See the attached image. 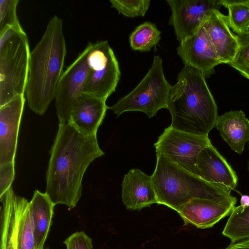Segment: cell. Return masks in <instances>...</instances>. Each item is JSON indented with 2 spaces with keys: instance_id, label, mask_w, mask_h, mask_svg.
Here are the masks:
<instances>
[{
  "instance_id": "cell-1",
  "label": "cell",
  "mask_w": 249,
  "mask_h": 249,
  "mask_svg": "<svg viewBox=\"0 0 249 249\" xmlns=\"http://www.w3.org/2000/svg\"><path fill=\"white\" fill-rule=\"evenodd\" d=\"M97 136H87L67 123L59 125L51 151L45 193L55 205L74 208L82 195L84 175L90 163L103 156Z\"/></svg>"
},
{
  "instance_id": "cell-2",
  "label": "cell",
  "mask_w": 249,
  "mask_h": 249,
  "mask_svg": "<svg viewBox=\"0 0 249 249\" xmlns=\"http://www.w3.org/2000/svg\"><path fill=\"white\" fill-rule=\"evenodd\" d=\"M66 53L63 21L54 15L30 53L25 94L28 106L35 113L43 115L54 99Z\"/></svg>"
},
{
  "instance_id": "cell-3",
  "label": "cell",
  "mask_w": 249,
  "mask_h": 249,
  "mask_svg": "<svg viewBox=\"0 0 249 249\" xmlns=\"http://www.w3.org/2000/svg\"><path fill=\"white\" fill-rule=\"evenodd\" d=\"M167 109L173 128L195 135L208 136L215 127L217 107L199 70L184 66L172 86Z\"/></svg>"
},
{
  "instance_id": "cell-4",
  "label": "cell",
  "mask_w": 249,
  "mask_h": 249,
  "mask_svg": "<svg viewBox=\"0 0 249 249\" xmlns=\"http://www.w3.org/2000/svg\"><path fill=\"white\" fill-rule=\"evenodd\" d=\"M151 178L157 204L178 213L191 199L200 198L223 201L232 196L231 189L206 181L156 154Z\"/></svg>"
},
{
  "instance_id": "cell-5",
  "label": "cell",
  "mask_w": 249,
  "mask_h": 249,
  "mask_svg": "<svg viewBox=\"0 0 249 249\" xmlns=\"http://www.w3.org/2000/svg\"><path fill=\"white\" fill-rule=\"evenodd\" d=\"M31 52L23 29L0 32V107L25 93Z\"/></svg>"
},
{
  "instance_id": "cell-6",
  "label": "cell",
  "mask_w": 249,
  "mask_h": 249,
  "mask_svg": "<svg viewBox=\"0 0 249 249\" xmlns=\"http://www.w3.org/2000/svg\"><path fill=\"white\" fill-rule=\"evenodd\" d=\"M172 86L164 75L162 59L155 55L150 69L137 86L109 108L117 116L135 111L152 118L159 110L167 109Z\"/></svg>"
},
{
  "instance_id": "cell-7",
  "label": "cell",
  "mask_w": 249,
  "mask_h": 249,
  "mask_svg": "<svg viewBox=\"0 0 249 249\" xmlns=\"http://www.w3.org/2000/svg\"><path fill=\"white\" fill-rule=\"evenodd\" d=\"M88 62L90 71L83 93L106 101L115 91L121 75L118 60L108 42L92 43Z\"/></svg>"
},
{
  "instance_id": "cell-8",
  "label": "cell",
  "mask_w": 249,
  "mask_h": 249,
  "mask_svg": "<svg viewBox=\"0 0 249 249\" xmlns=\"http://www.w3.org/2000/svg\"><path fill=\"white\" fill-rule=\"evenodd\" d=\"M208 136L188 133L170 125L166 128L154 143L156 154L199 177L196 159L199 153L211 145Z\"/></svg>"
},
{
  "instance_id": "cell-9",
  "label": "cell",
  "mask_w": 249,
  "mask_h": 249,
  "mask_svg": "<svg viewBox=\"0 0 249 249\" xmlns=\"http://www.w3.org/2000/svg\"><path fill=\"white\" fill-rule=\"evenodd\" d=\"M91 44V42H89L82 52L63 71L57 84L54 99L59 125L68 122L73 104L83 93L90 71L88 55Z\"/></svg>"
},
{
  "instance_id": "cell-10",
  "label": "cell",
  "mask_w": 249,
  "mask_h": 249,
  "mask_svg": "<svg viewBox=\"0 0 249 249\" xmlns=\"http://www.w3.org/2000/svg\"><path fill=\"white\" fill-rule=\"evenodd\" d=\"M171 10L169 24L180 42L200 28L213 10L221 7V0H167Z\"/></svg>"
},
{
  "instance_id": "cell-11",
  "label": "cell",
  "mask_w": 249,
  "mask_h": 249,
  "mask_svg": "<svg viewBox=\"0 0 249 249\" xmlns=\"http://www.w3.org/2000/svg\"><path fill=\"white\" fill-rule=\"evenodd\" d=\"M177 52L184 66L199 70L205 78L213 74L215 67L221 64L203 25L180 41Z\"/></svg>"
},
{
  "instance_id": "cell-12",
  "label": "cell",
  "mask_w": 249,
  "mask_h": 249,
  "mask_svg": "<svg viewBox=\"0 0 249 249\" xmlns=\"http://www.w3.org/2000/svg\"><path fill=\"white\" fill-rule=\"evenodd\" d=\"M236 202L237 198L233 196L223 201L194 198L178 213L184 226L191 224L198 229H208L230 215Z\"/></svg>"
},
{
  "instance_id": "cell-13",
  "label": "cell",
  "mask_w": 249,
  "mask_h": 249,
  "mask_svg": "<svg viewBox=\"0 0 249 249\" xmlns=\"http://www.w3.org/2000/svg\"><path fill=\"white\" fill-rule=\"evenodd\" d=\"M25 98L18 95L0 107V166L15 162Z\"/></svg>"
},
{
  "instance_id": "cell-14",
  "label": "cell",
  "mask_w": 249,
  "mask_h": 249,
  "mask_svg": "<svg viewBox=\"0 0 249 249\" xmlns=\"http://www.w3.org/2000/svg\"><path fill=\"white\" fill-rule=\"evenodd\" d=\"M106 101L86 93L75 100L71 108L68 123L87 136H97L109 107Z\"/></svg>"
},
{
  "instance_id": "cell-15",
  "label": "cell",
  "mask_w": 249,
  "mask_h": 249,
  "mask_svg": "<svg viewBox=\"0 0 249 249\" xmlns=\"http://www.w3.org/2000/svg\"><path fill=\"white\" fill-rule=\"evenodd\" d=\"M203 26L221 64L232 62L240 43L238 36L231 30L227 16L219 10H213Z\"/></svg>"
},
{
  "instance_id": "cell-16",
  "label": "cell",
  "mask_w": 249,
  "mask_h": 249,
  "mask_svg": "<svg viewBox=\"0 0 249 249\" xmlns=\"http://www.w3.org/2000/svg\"><path fill=\"white\" fill-rule=\"evenodd\" d=\"M196 166L199 177L203 180L235 190L238 181L236 173L212 144L199 153Z\"/></svg>"
},
{
  "instance_id": "cell-17",
  "label": "cell",
  "mask_w": 249,
  "mask_h": 249,
  "mask_svg": "<svg viewBox=\"0 0 249 249\" xmlns=\"http://www.w3.org/2000/svg\"><path fill=\"white\" fill-rule=\"evenodd\" d=\"M122 199L126 209L131 211H140L157 204L151 176L139 169H130L122 181Z\"/></svg>"
},
{
  "instance_id": "cell-18",
  "label": "cell",
  "mask_w": 249,
  "mask_h": 249,
  "mask_svg": "<svg viewBox=\"0 0 249 249\" xmlns=\"http://www.w3.org/2000/svg\"><path fill=\"white\" fill-rule=\"evenodd\" d=\"M25 200L17 196L12 187L0 196V249H17L18 225Z\"/></svg>"
},
{
  "instance_id": "cell-19",
  "label": "cell",
  "mask_w": 249,
  "mask_h": 249,
  "mask_svg": "<svg viewBox=\"0 0 249 249\" xmlns=\"http://www.w3.org/2000/svg\"><path fill=\"white\" fill-rule=\"evenodd\" d=\"M215 127L231 150L241 154L249 142V120L244 112L231 110L218 116Z\"/></svg>"
},
{
  "instance_id": "cell-20",
  "label": "cell",
  "mask_w": 249,
  "mask_h": 249,
  "mask_svg": "<svg viewBox=\"0 0 249 249\" xmlns=\"http://www.w3.org/2000/svg\"><path fill=\"white\" fill-rule=\"evenodd\" d=\"M55 205L46 193L36 190L29 203L37 249H44L52 223Z\"/></svg>"
},
{
  "instance_id": "cell-21",
  "label": "cell",
  "mask_w": 249,
  "mask_h": 249,
  "mask_svg": "<svg viewBox=\"0 0 249 249\" xmlns=\"http://www.w3.org/2000/svg\"><path fill=\"white\" fill-rule=\"evenodd\" d=\"M222 234L230 239L231 243L249 239V206L233 208Z\"/></svg>"
},
{
  "instance_id": "cell-22",
  "label": "cell",
  "mask_w": 249,
  "mask_h": 249,
  "mask_svg": "<svg viewBox=\"0 0 249 249\" xmlns=\"http://www.w3.org/2000/svg\"><path fill=\"white\" fill-rule=\"evenodd\" d=\"M160 34L161 31L155 24L145 21L137 26L130 35V47L134 51H150L159 42Z\"/></svg>"
},
{
  "instance_id": "cell-23",
  "label": "cell",
  "mask_w": 249,
  "mask_h": 249,
  "mask_svg": "<svg viewBox=\"0 0 249 249\" xmlns=\"http://www.w3.org/2000/svg\"><path fill=\"white\" fill-rule=\"evenodd\" d=\"M228 10L231 29L237 35L244 34L249 25V0H221Z\"/></svg>"
},
{
  "instance_id": "cell-24",
  "label": "cell",
  "mask_w": 249,
  "mask_h": 249,
  "mask_svg": "<svg viewBox=\"0 0 249 249\" xmlns=\"http://www.w3.org/2000/svg\"><path fill=\"white\" fill-rule=\"evenodd\" d=\"M29 203L26 199L19 218L17 235V249H37Z\"/></svg>"
},
{
  "instance_id": "cell-25",
  "label": "cell",
  "mask_w": 249,
  "mask_h": 249,
  "mask_svg": "<svg viewBox=\"0 0 249 249\" xmlns=\"http://www.w3.org/2000/svg\"><path fill=\"white\" fill-rule=\"evenodd\" d=\"M111 7L128 18L144 17L150 5L149 0H111Z\"/></svg>"
},
{
  "instance_id": "cell-26",
  "label": "cell",
  "mask_w": 249,
  "mask_h": 249,
  "mask_svg": "<svg viewBox=\"0 0 249 249\" xmlns=\"http://www.w3.org/2000/svg\"><path fill=\"white\" fill-rule=\"evenodd\" d=\"M237 36L239 47L234 59L229 65L249 80V35L244 34Z\"/></svg>"
},
{
  "instance_id": "cell-27",
  "label": "cell",
  "mask_w": 249,
  "mask_h": 249,
  "mask_svg": "<svg viewBox=\"0 0 249 249\" xmlns=\"http://www.w3.org/2000/svg\"><path fill=\"white\" fill-rule=\"evenodd\" d=\"M18 0H0V32L8 27L23 29L17 14Z\"/></svg>"
},
{
  "instance_id": "cell-28",
  "label": "cell",
  "mask_w": 249,
  "mask_h": 249,
  "mask_svg": "<svg viewBox=\"0 0 249 249\" xmlns=\"http://www.w3.org/2000/svg\"><path fill=\"white\" fill-rule=\"evenodd\" d=\"M64 244L66 249H92V240L84 231H77L69 236Z\"/></svg>"
},
{
  "instance_id": "cell-29",
  "label": "cell",
  "mask_w": 249,
  "mask_h": 249,
  "mask_svg": "<svg viewBox=\"0 0 249 249\" xmlns=\"http://www.w3.org/2000/svg\"><path fill=\"white\" fill-rule=\"evenodd\" d=\"M15 173V162L0 166V196L12 187Z\"/></svg>"
},
{
  "instance_id": "cell-30",
  "label": "cell",
  "mask_w": 249,
  "mask_h": 249,
  "mask_svg": "<svg viewBox=\"0 0 249 249\" xmlns=\"http://www.w3.org/2000/svg\"><path fill=\"white\" fill-rule=\"evenodd\" d=\"M222 249H249V239L231 243L226 248Z\"/></svg>"
},
{
  "instance_id": "cell-31",
  "label": "cell",
  "mask_w": 249,
  "mask_h": 249,
  "mask_svg": "<svg viewBox=\"0 0 249 249\" xmlns=\"http://www.w3.org/2000/svg\"><path fill=\"white\" fill-rule=\"evenodd\" d=\"M242 208H246L249 206V196L242 195L240 198V205Z\"/></svg>"
},
{
  "instance_id": "cell-32",
  "label": "cell",
  "mask_w": 249,
  "mask_h": 249,
  "mask_svg": "<svg viewBox=\"0 0 249 249\" xmlns=\"http://www.w3.org/2000/svg\"><path fill=\"white\" fill-rule=\"evenodd\" d=\"M244 34L249 35V25L245 30Z\"/></svg>"
},
{
  "instance_id": "cell-33",
  "label": "cell",
  "mask_w": 249,
  "mask_h": 249,
  "mask_svg": "<svg viewBox=\"0 0 249 249\" xmlns=\"http://www.w3.org/2000/svg\"></svg>"
},
{
  "instance_id": "cell-34",
  "label": "cell",
  "mask_w": 249,
  "mask_h": 249,
  "mask_svg": "<svg viewBox=\"0 0 249 249\" xmlns=\"http://www.w3.org/2000/svg\"><path fill=\"white\" fill-rule=\"evenodd\" d=\"M49 249L47 248V249Z\"/></svg>"
}]
</instances>
